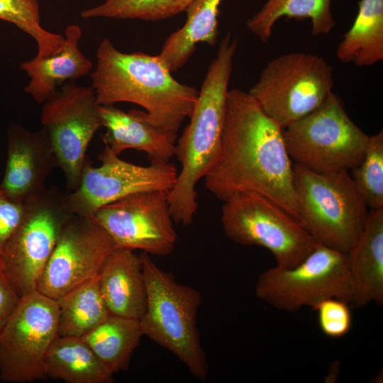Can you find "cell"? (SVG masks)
Wrapping results in <instances>:
<instances>
[{"label": "cell", "instance_id": "7", "mask_svg": "<svg viewBox=\"0 0 383 383\" xmlns=\"http://www.w3.org/2000/svg\"><path fill=\"white\" fill-rule=\"evenodd\" d=\"M333 87L332 67L324 58L294 52L269 62L248 93L284 128L317 109Z\"/></svg>", "mask_w": 383, "mask_h": 383}, {"label": "cell", "instance_id": "21", "mask_svg": "<svg viewBox=\"0 0 383 383\" xmlns=\"http://www.w3.org/2000/svg\"><path fill=\"white\" fill-rule=\"evenodd\" d=\"M221 1L194 0L186 9V23L167 38L158 55L171 72L186 64L197 43L203 42L211 46L216 44Z\"/></svg>", "mask_w": 383, "mask_h": 383}, {"label": "cell", "instance_id": "10", "mask_svg": "<svg viewBox=\"0 0 383 383\" xmlns=\"http://www.w3.org/2000/svg\"><path fill=\"white\" fill-rule=\"evenodd\" d=\"M72 216L55 188H46L25 202L23 218L1 256L21 297L37 290L60 233Z\"/></svg>", "mask_w": 383, "mask_h": 383}, {"label": "cell", "instance_id": "9", "mask_svg": "<svg viewBox=\"0 0 383 383\" xmlns=\"http://www.w3.org/2000/svg\"><path fill=\"white\" fill-rule=\"evenodd\" d=\"M351 292L346 253L318 243L296 266H274L262 272L255 287L258 299L289 313L304 306L313 309L328 298L349 304Z\"/></svg>", "mask_w": 383, "mask_h": 383}, {"label": "cell", "instance_id": "3", "mask_svg": "<svg viewBox=\"0 0 383 383\" xmlns=\"http://www.w3.org/2000/svg\"><path fill=\"white\" fill-rule=\"evenodd\" d=\"M238 41L228 33L220 43L192 111L189 123L176 142L174 156L181 165L167 200L173 221L193 222L198 209L196 186L213 164L223 128L228 84Z\"/></svg>", "mask_w": 383, "mask_h": 383}, {"label": "cell", "instance_id": "23", "mask_svg": "<svg viewBox=\"0 0 383 383\" xmlns=\"http://www.w3.org/2000/svg\"><path fill=\"white\" fill-rule=\"evenodd\" d=\"M357 15L338 45L343 62L371 66L383 60V0H360Z\"/></svg>", "mask_w": 383, "mask_h": 383}, {"label": "cell", "instance_id": "2", "mask_svg": "<svg viewBox=\"0 0 383 383\" xmlns=\"http://www.w3.org/2000/svg\"><path fill=\"white\" fill-rule=\"evenodd\" d=\"M91 78L99 105L135 104L153 124L177 133L189 117L199 93L177 81L158 55L122 52L107 38L97 49Z\"/></svg>", "mask_w": 383, "mask_h": 383}, {"label": "cell", "instance_id": "6", "mask_svg": "<svg viewBox=\"0 0 383 383\" xmlns=\"http://www.w3.org/2000/svg\"><path fill=\"white\" fill-rule=\"evenodd\" d=\"M283 136L294 163L319 173L356 167L370 138L333 92L314 111L284 127Z\"/></svg>", "mask_w": 383, "mask_h": 383}, {"label": "cell", "instance_id": "8", "mask_svg": "<svg viewBox=\"0 0 383 383\" xmlns=\"http://www.w3.org/2000/svg\"><path fill=\"white\" fill-rule=\"evenodd\" d=\"M221 223L231 240L267 249L282 268L296 266L317 245L301 221L256 193L240 194L225 201Z\"/></svg>", "mask_w": 383, "mask_h": 383}, {"label": "cell", "instance_id": "30", "mask_svg": "<svg viewBox=\"0 0 383 383\" xmlns=\"http://www.w3.org/2000/svg\"><path fill=\"white\" fill-rule=\"evenodd\" d=\"M313 310L316 311L321 332L332 338L346 335L353 325L350 304L342 299L328 298L318 303Z\"/></svg>", "mask_w": 383, "mask_h": 383}, {"label": "cell", "instance_id": "32", "mask_svg": "<svg viewBox=\"0 0 383 383\" xmlns=\"http://www.w3.org/2000/svg\"><path fill=\"white\" fill-rule=\"evenodd\" d=\"M21 298L0 256V333Z\"/></svg>", "mask_w": 383, "mask_h": 383}, {"label": "cell", "instance_id": "28", "mask_svg": "<svg viewBox=\"0 0 383 383\" xmlns=\"http://www.w3.org/2000/svg\"><path fill=\"white\" fill-rule=\"evenodd\" d=\"M0 19L13 23L35 40L38 45L35 58L49 56L63 45L62 35L42 27L38 0H0Z\"/></svg>", "mask_w": 383, "mask_h": 383}, {"label": "cell", "instance_id": "13", "mask_svg": "<svg viewBox=\"0 0 383 383\" xmlns=\"http://www.w3.org/2000/svg\"><path fill=\"white\" fill-rule=\"evenodd\" d=\"M99 106L92 87L74 81L65 83L43 103L40 122L72 191L79 184L89 145L102 127Z\"/></svg>", "mask_w": 383, "mask_h": 383}, {"label": "cell", "instance_id": "4", "mask_svg": "<svg viewBox=\"0 0 383 383\" xmlns=\"http://www.w3.org/2000/svg\"><path fill=\"white\" fill-rule=\"evenodd\" d=\"M140 257L147 294L146 309L139 320L143 335L174 354L194 377L205 380L209 367L197 327L200 292L177 282L148 253Z\"/></svg>", "mask_w": 383, "mask_h": 383}, {"label": "cell", "instance_id": "11", "mask_svg": "<svg viewBox=\"0 0 383 383\" xmlns=\"http://www.w3.org/2000/svg\"><path fill=\"white\" fill-rule=\"evenodd\" d=\"M57 326L55 299L37 290L21 297L0 333V379L16 383L46 379L45 359Z\"/></svg>", "mask_w": 383, "mask_h": 383}, {"label": "cell", "instance_id": "29", "mask_svg": "<svg viewBox=\"0 0 383 383\" xmlns=\"http://www.w3.org/2000/svg\"><path fill=\"white\" fill-rule=\"evenodd\" d=\"M370 210L383 208V131L370 136L361 162L350 174Z\"/></svg>", "mask_w": 383, "mask_h": 383}, {"label": "cell", "instance_id": "20", "mask_svg": "<svg viewBox=\"0 0 383 383\" xmlns=\"http://www.w3.org/2000/svg\"><path fill=\"white\" fill-rule=\"evenodd\" d=\"M82 34L79 26L70 25L66 28L64 43L58 51L45 57H33L20 65L30 78L24 91L35 102L44 103L59 86L84 77L91 70L92 62L79 47Z\"/></svg>", "mask_w": 383, "mask_h": 383}, {"label": "cell", "instance_id": "1", "mask_svg": "<svg viewBox=\"0 0 383 383\" xmlns=\"http://www.w3.org/2000/svg\"><path fill=\"white\" fill-rule=\"evenodd\" d=\"M283 128L248 93L228 90L219 150L205 187L223 202L243 193L272 201L300 221Z\"/></svg>", "mask_w": 383, "mask_h": 383}, {"label": "cell", "instance_id": "26", "mask_svg": "<svg viewBox=\"0 0 383 383\" xmlns=\"http://www.w3.org/2000/svg\"><path fill=\"white\" fill-rule=\"evenodd\" d=\"M331 0H267L260 10L247 21V28L260 40L270 37L275 22L282 16L309 18L311 34L326 35L335 26L331 10Z\"/></svg>", "mask_w": 383, "mask_h": 383}, {"label": "cell", "instance_id": "12", "mask_svg": "<svg viewBox=\"0 0 383 383\" xmlns=\"http://www.w3.org/2000/svg\"><path fill=\"white\" fill-rule=\"evenodd\" d=\"M98 159L101 163L94 167L86 158L78 187L63 196L64 204L72 215L91 216L101 206L136 193L170 192L178 174L171 162L137 165L120 159L107 146Z\"/></svg>", "mask_w": 383, "mask_h": 383}, {"label": "cell", "instance_id": "24", "mask_svg": "<svg viewBox=\"0 0 383 383\" xmlns=\"http://www.w3.org/2000/svg\"><path fill=\"white\" fill-rule=\"evenodd\" d=\"M143 335L139 320L110 315L81 338L113 375L128 368Z\"/></svg>", "mask_w": 383, "mask_h": 383}, {"label": "cell", "instance_id": "15", "mask_svg": "<svg viewBox=\"0 0 383 383\" xmlns=\"http://www.w3.org/2000/svg\"><path fill=\"white\" fill-rule=\"evenodd\" d=\"M115 249L110 235L92 217L73 215L60 233L37 291L57 300L98 275Z\"/></svg>", "mask_w": 383, "mask_h": 383}, {"label": "cell", "instance_id": "18", "mask_svg": "<svg viewBox=\"0 0 383 383\" xmlns=\"http://www.w3.org/2000/svg\"><path fill=\"white\" fill-rule=\"evenodd\" d=\"M350 306H383V208L370 210L365 227L346 253Z\"/></svg>", "mask_w": 383, "mask_h": 383}, {"label": "cell", "instance_id": "22", "mask_svg": "<svg viewBox=\"0 0 383 383\" xmlns=\"http://www.w3.org/2000/svg\"><path fill=\"white\" fill-rule=\"evenodd\" d=\"M48 377L68 383H111L113 374L80 337L57 336L45 359Z\"/></svg>", "mask_w": 383, "mask_h": 383}, {"label": "cell", "instance_id": "14", "mask_svg": "<svg viewBox=\"0 0 383 383\" xmlns=\"http://www.w3.org/2000/svg\"><path fill=\"white\" fill-rule=\"evenodd\" d=\"M168 191L131 194L99 208L91 217L110 235L116 248L167 256L174 250V228Z\"/></svg>", "mask_w": 383, "mask_h": 383}, {"label": "cell", "instance_id": "19", "mask_svg": "<svg viewBox=\"0 0 383 383\" xmlns=\"http://www.w3.org/2000/svg\"><path fill=\"white\" fill-rule=\"evenodd\" d=\"M99 282L111 315L140 320L147 304L140 255L115 249L99 273Z\"/></svg>", "mask_w": 383, "mask_h": 383}, {"label": "cell", "instance_id": "17", "mask_svg": "<svg viewBox=\"0 0 383 383\" xmlns=\"http://www.w3.org/2000/svg\"><path fill=\"white\" fill-rule=\"evenodd\" d=\"M105 146L119 155L127 149L147 153L150 162H170L174 157L177 133L153 124L146 111H125L114 105H99Z\"/></svg>", "mask_w": 383, "mask_h": 383}, {"label": "cell", "instance_id": "16", "mask_svg": "<svg viewBox=\"0 0 383 383\" xmlns=\"http://www.w3.org/2000/svg\"><path fill=\"white\" fill-rule=\"evenodd\" d=\"M58 167L46 130L31 131L19 125L9 130L7 158L0 188L11 197L26 202L40 194L45 180Z\"/></svg>", "mask_w": 383, "mask_h": 383}, {"label": "cell", "instance_id": "27", "mask_svg": "<svg viewBox=\"0 0 383 383\" xmlns=\"http://www.w3.org/2000/svg\"><path fill=\"white\" fill-rule=\"evenodd\" d=\"M194 0H106L99 6L81 13L84 18L105 17L148 21L171 18L186 9Z\"/></svg>", "mask_w": 383, "mask_h": 383}, {"label": "cell", "instance_id": "5", "mask_svg": "<svg viewBox=\"0 0 383 383\" xmlns=\"http://www.w3.org/2000/svg\"><path fill=\"white\" fill-rule=\"evenodd\" d=\"M292 167L301 222L317 243L347 253L370 213L348 171L319 173L295 163Z\"/></svg>", "mask_w": 383, "mask_h": 383}, {"label": "cell", "instance_id": "25", "mask_svg": "<svg viewBox=\"0 0 383 383\" xmlns=\"http://www.w3.org/2000/svg\"><path fill=\"white\" fill-rule=\"evenodd\" d=\"M55 301L58 307V336L81 338L111 315L100 290L99 274Z\"/></svg>", "mask_w": 383, "mask_h": 383}, {"label": "cell", "instance_id": "31", "mask_svg": "<svg viewBox=\"0 0 383 383\" xmlns=\"http://www.w3.org/2000/svg\"><path fill=\"white\" fill-rule=\"evenodd\" d=\"M25 211V202L13 199L0 188V256L18 226Z\"/></svg>", "mask_w": 383, "mask_h": 383}]
</instances>
